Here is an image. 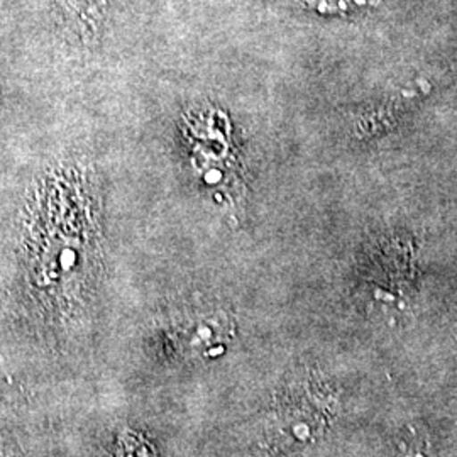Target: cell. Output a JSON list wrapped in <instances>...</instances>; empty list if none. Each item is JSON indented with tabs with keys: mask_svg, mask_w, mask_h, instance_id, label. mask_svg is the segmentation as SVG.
I'll return each mask as SVG.
<instances>
[{
	"mask_svg": "<svg viewBox=\"0 0 457 457\" xmlns=\"http://www.w3.org/2000/svg\"><path fill=\"white\" fill-rule=\"evenodd\" d=\"M232 334L224 313H196L179 327L181 347L195 356H212Z\"/></svg>",
	"mask_w": 457,
	"mask_h": 457,
	"instance_id": "cell-1",
	"label": "cell"
}]
</instances>
